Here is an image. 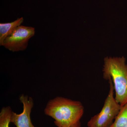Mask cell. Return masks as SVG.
Masks as SVG:
<instances>
[{
	"label": "cell",
	"instance_id": "obj_6",
	"mask_svg": "<svg viewBox=\"0 0 127 127\" xmlns=\"http://www.w3.org/2000/svg\"><path fill=\"white\" fill-rule=\"evenodd\" d=\"M23 21L24 19L22 17L12 22L0 24V45L2 46L6 38L11 35L17 28L21 26Z\"/></svg>",
	"mask_w": 127,
	"mask_h": 127
},
{
	"label": "cell",
	"instance_id": "obj_4",
	"mask_svg": "<svg viewBox=\"0 0 127 127\" xmlns=\"http://www.w3.org/2000/svg\"><path fill=\"white\" fill-rule=\"evenodd\" d=\"M35 33L34 28L21 25L6 38L2 46L13 52L24 51L27 48L28 41Z\"/></svg>",
	"mask_w": 127,
	"mask_h": 127
},
{
	"label": "cell",
	"instance_id": "obj_7",
	"mask_svg": "<svg viewBox=\"0 0 127 127\" xmlns=\"http://www.w3.org/2000/svg\"><path fill=\"white\" fill-rule=\"evenodd\" d=\"M109 127H127V103L121 107L115 120Z\"/></svg>",
	"mask_w": 127,
	"mask_h": 127
},
{
	"label": "cell",
	"instance_id": "obj_8",
	"mask_svg": "<svg viewBox=\"0 0 127 127\" xmlns=\"http://www.w3.org/2000/svg\"><path fill=\"white\" fill-rule=\"evenodd\" d=\"M13 111L10 107H4L0 112V127H9Z\"/></svg>",
	"mask_w": 127,
	"mask_h": 127
},
{
	"label": "cell",
	"instance_id": "obj_3",
	"mask_svg": "<svg viewBox=\"0 0 127 127\" xmlns=\"http://www.w3.org/2000/svg\"><path fill=\"white\" fill-rule=\"evenodd\" d=\"M109 90L101 111L92 117L87 123L88 127H109L119 113L121 106L114 96V88L111 78L108 79Z\"/></svg>",
	"mask_w": 127,
	"mask_h": 127
},
{
	"label": "cell",
	"instance_id": "obj_9",
	"mask_svg": "<svg viewBox=\"0 0 127 127\" xmlns=\"http://www.w3.org/2000/svg\"><path fill=\"white\" fill-rule=\"evenodd\" d=\"M70 127H82L81 123L80 122H79L77 123L76 124H74V125H72Z\"/></svg>",
	"mask_w": 127,
	"mask_h": 127
},
{
	"label": "cell",
	"instance_id": "obj_2",
	"mask_svg": "<svg viewBox=\"0 0 127 127\" xmlns=\"http://www.w3.org/2000/svg\"><path fill=\"white\" fill-rule=\"evenodd\" d=\"M103 78H111L115 92V99L121 107L127 103V65L124 57H106L104 60Z\"/></svg>",
	"mask_w": 127,
	"mask_h": 127
},
{
	"label": "cell",
	"instance_id": "obj_5",
	"mask_svg": "<svg viewBox=\"0 0 127 127\" xmlns=\"http://www.w3.org/2000/svg\"><path fill=\"white\" fill-rule=\"evenodd\" d=\"M20 100L23 105V111L19 114L12 112L11 118V123H13L16 127H35L32 123L31 114L34 106L33 99L28 95L22 94Z\"/></svg>",
	"mask_w": 127,
	"mask_h": 127
},
{
	"label": "cell",
	"instance_id": "obj_1",
	"mask_svg": "<svg viewBox=\"0 0 127 127\" xmlns=\"http://www.w3.org/2000/svg\"><path fill=\"white\" fill-rule=\"evenodd\" d=\"M84 112L82 103L62 97H57L47 103L44 113L55 120L58 127H70L80 122Z\"/></svg>",
	"mask_w": 127,
	"mask_h": 127
}]
</instances>
